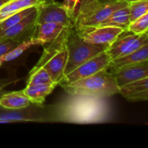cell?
<instances>
[{"label": "cell", "instance_id": "cell-1", "mask_svg": "<svg viewBox=\"0 0 148 148\" xmlns=\"http://www.w3.org/2000/svg\"><path fill=\"white\" fill-rule=\"evenodd\" d=\"M106 98L83 94H68L55 103L56 122L79 124L108 122L112 114Z\"/></svg>", "mask_w": 148, "mask_h": 148}, {"label": "cell", "instance_id": "cell-2", "mask_svg": "<svg viewBox=\"0 0 148 148\" xmlns=\"http://www.w3.org/2000/svg\"><path fill=\"white\" fill-rule=\"evenodd\" d=\"M128 5L122 0H81L73 25L76 29L96 27L114 11Z\"/></svg>", "mask_w": 148, "mask_h": 148}, {"label": "cell", "instance_id": "cell-3", "mask_svg": "<svg viewBox=\"0 0 148 148\" xmlns=\"http://www.w3.org/2000/svg\"><path fill=\"white\" fill-rule=\"evenodd\" d=\"M60 85L68 94H83L108 98L119 93L114 75L108 69L101 71L92 76Z\"/></svg>", "mask_w": 148, "mask_h": 148}, {"label": "cell", "instance_id": "cell-4", "mask_svg": "<svg viewBox=\"0 0 148 148\" xmlns=\"http://www.w3.org/2000/svg\"><path fill=\"white\" fill-rule=\"evenodd\" d=\"M69 30L54 41L49 43L44 48L40 59L34 66L35 68L40 66L44 68L57 85H59L64 77L68 57L66 40Z\"/></svg>", "mask_w": 148, "mask_h": 148}, {"label": "cell", "instance_id": "cell-5", "mask_svg": "<svg viewBox=\"0 0 148 148\" xmlns=\"http://www.w3.org/2000/svg\"><path fill=\"white\" fill-rule=\"evenodd\" d=\"M108 46L107 45L92 44L84 41L73 26L69 30L66 37V47L68 57L64 76L87 60L106 51Z\"/></svg>", "mask_w": 148, "mask_h": 148}, {"label": "cell", "instance_id": "cell-6", "mask_svg": "<svg viewBox=\"0 0 148 148\" xmlns=\"http://www.w3.org/2000/svg\"><path fill=\"white\" fill-rule=\"evenodd\" d=\"M23 121L56 123L55 103L38 105L31 103L28 106L19 109H10L0 106V124Z\"/></svg>", "mask_w": 148, "mask_h": 148}, {"label": "cell", "instance_id": "cell-7", "mask_svg": "<svg viewBox=\"0 0 148 148\" xmlns=\"http://www.w3.org/2000/svg\"><path fill=\"white\" fill-rule=\"evenodd\" d=\"M148 44V32L136 35L124 30L107 49L106 52L112 59L123 56Z\"/></svg>", "mask_w": 148, "mask_h": 148}, {"label": "cell", "instance_id": "cell-8", "mask_svg": "<svg viewBox=\"0 0 148 148\" xmlns=\"http://www.w3.org/2000/svg\"><path fill=\"white\" fill-rule=\"evenodd\" d=\"M111 59L106 51L93 56L65 75L61 84H67L92 76L108 68Z\"/></svg>", "mask_w": 148, "mask_h": 148}, {"label": "cell", "instance_id": "cell-9", "mask_svg": "<svg viewBox=\"0 0 148 148\" xmlns=\"http://www.w3.org/2000/svg\"><path fill=\"white\" fill-rule=\"evenodd\" d=\"M54 23L69 27L73 26V21L68 16L62 3L55 0H43L36 7L37 25Z\"/></svg>", "mask_w": 148, "mask_h": 148}, {"label": "cell", "instance_id": "cell-10", "mask_svg": "<svg viewBox=\"0 0 148 148\" xmlns=\"http://www.w3.org/2000/svg\"><path fill=\"white\" fill-rule=\"evenodd\" d=\"M75 30L79 37L87 43L110 46L124 29L113 26H96Z\"/></svg>", "mask_w": 148, "mask_h": 148}, {"label": "cell", "instance_id": "cell-11", "mask_svg": "<svg viewBox=\"0 0 148 148\" xmlns=\"http://www.w3.org/2000/svg\"><path fill=\"white\" fill-rule=\"evenodd\" d=\"M36 28V10L17 24L0 31V40L12 39L20 43L25 40L35 38Z\"/></svg>", "mask_w": 148, "mask_h": 148}, {"label": "cell", "instance_id": "cell-12", "mask_svg": "<svg viewBox=\"0 0 148 148\" xmlns=\"http://www.w3.org/2000/svg\"><path fill=\"white\" fill-rule=\"evenodd\" d=\"M114 75L119 87L143 78L148 77V60L116 69H108Z\"/></svg>", "mask_w": 148, "mask_h": 148}, {"label": "cell", "instance_id": "cell-13", "mask_svg": "<svg viewBox=\"0 0 148 148\" xmlns=\"http://www.w3.org/2000/svg\"><path fill=\"white\" fill-rule=\"evenodd\" d=\"M119 93L130 102L148 101V77L119 87Z\"/></svg>", "mask_w": 148, "mask_h": 148}, {"label": "cell", "instance_id": "cell-14", "mask_svg": "<svg viewBox=\"0 0 148 148\" xmlns=\"http://www.w3.org/2000/svg\"><path fill=\"white\" fill-rule=\"evenodd\" d=\"M73 26L66 27L63 25L54 23H46L37 25L35 38L42 40L46 44L51 43L66 33Z\"/></svg>", "mask_w": 148, "mask_h": 148}, {"label": "cell", "instance_id": "cell-15", "mask_svg": "<svg viewBox=\"0 0 148 148\" xmlns=\"http://www.w3.org/2000/svg\"><path fill=\"white\" fill-rule=\"evenodd\" d=\"M148 60V44L142 46L137 50L112 59L108 66V69H116L126 66L135 64Z\"/></svg>", "mask_w": 148, "mask_h": 148}, {"label": "cell", "instance_id": "cell-16", "mask_svg": "<svg viewBox=\"0 0 148 148\" xmlns=\"http://www.w3.org/2000/svg\"><path fill=\"white\" fill-rule=\"evenodd\" d=\"M56 86V84L50 83L29 85H26L23 91L32 103L42 105L44 104L46 97L53 92Z\"/></svg>", "mask_w": 148, "mask_h": 148}, {"label": "cell", "instance_id": "cell-17", "mask_svg": "<svg viewBox=\"0 0 148 148\" xmlns=\"http://www.w3.org/2000/svg\"><path fill=\"white\" fill-rule=\"evenodd\" d=\"M31 102L23 90L6 92L0 97V106L10 109H19L28 106Z\"/></svg>", "mask_w": 148, "mask_h": 148}, {"label": "cell", "instance_id": "cell-18", "mask_svg": "<svg viewBox=\"0 0 148 148\" xmlns=\"http://www.w3.org/2000/svg\"><path fill=\"white\" fill-rule=\"evenodd\" d=\"M43 0H10L0 7V23L12 14L30 7H35Z\"/></svg>", "mask_w": 148, "mask_h": 148}, {"label": "cell", "instance_id": "cell-19", "mask_svg": "<svg viewBox=\"0 0 148 148\" xmlns=\"http://www.w3.org/2000/svg\"><path fill=\"white\" fill-rule=\"evenodd\" d=\"M130 24V10L128 5L114 11L98 26H113L127 30Z\"/></svg>", "mask_w": 148, "mask_h": 148}, {"label": "cell", "instance_id": "cell-20", "mask_svg": "<svg viewBox=\"0 0 148 148\" xmlns=\"http://www.w3.org/2000/svg\"><path fill=\"white\" fill-rule=\"evenodd\" d=\"M44 45H46V43H45L44 42L37 38H32L30 39V40L22 42L20 44H18L17 46H16L15 47L13 48L12 49H11L10 51L6 53L5 54H4L3 56H0V66H1L3 64L11 62V61L18 58L19 56L21 54H23L27 49H30L32 46H44Z\"/></svg>", "mask_w": 148, "mask_h": 148}, {"label": "cell", "instance_id": "cell-21", "mask_svg": "<svg viewBox=\"0 0 148 148\" xmlns=\"http://www.w3.org/2000/svg\"><path fill=\"white\" fill-rule=\"evenodd\" d=\"M56 84L53 82L49 72L43 67H33L29 74L26 85L36 84Z\"/></svg>", "mask_w": 148, "mask_h": 148}, {"label": "cell", "instance_id": "cell-22", "mask_svg": "<svg viewBox=\"0 0 148 148\" xmlns=\"http://www.w3.org/2000/svg\"><path fill=\"white\" fill-rule=\"evenodd\" d=\"M36 7H37V6L26 8L25 9V10H21V11H19L17 12L14 13V14H12L11 16L8 17L7 18H6L5 20H4L2 22L0 23L1 31V30H6V29L12 27V26H13L14 25L17 24V23L21 21V20H23L25 17H26L27 15H29L30 13H32L33 11H35V10H36Z\"/></svg>", "mask_w": 148, "mask_h": 148}, {"label": "cell", "instance_id": "cell-23", "mask_svg": "<svg viewBox=\"0 0 148 148\" xmlns=\"http://www.w3.org/2000/svg\"><path fill=\"white\" fill-rule=\"evenodd\" d=\"M130 23L148 13V0L129 3Z\"/></svg>", "mask_w": 148, "mask_h": 148}, {"label": "cell", "instance_id": "cell-24", "mask_svg": "<svg viewBox=\"0 0 148 148\" xmlns=\"http://www.w3.org/2000/svg\"><path fill=\"white\" fill-rule=\"evenodd\" d=\"M127 30L136 35H141L148 32V13L130 23Z\"/></svg>", "mask_w": 148, "mask_h": 148}, {"label": "cell", "instance_id": "cell-25", "mask_svg": "<svg viewBox=\"0 0 148 148\" xmlns=\"http://www.w3.org/2000/svg\"><path fill=\"white\" fill-rule=\"evenodd\" d=\"M81 0H64L62 3L68 16L74 21Z\"/></svg>", "mask_w": 148, "mask_h": 148}, {"label": "cell", "instance_id": "cell-26", "mask_svg": "<svg viewBox=\"0 0 148 148\" xmlns=\"http://www.w3.org/2000/svg\"><path fill=\"white\" fill-rule=\"evenodd\" d=\"M18 44H20V43L14 41L12 39H1V40H0V56L5 54L6 53L10 51L11 49H12L13 48H14Z\"/></svg>", "mask_w": 148, "mask_h": 148}, {"label": "cell", "instance_id": "cell-27", "mask_svg": "<svg viewBox=\"0 0 148 148\" xmlns=\"http://www.w3.org/2000/svg\"><path fill=\"white\" fill-rule=\"evenodd\" d=\"M17 81H19V79L14 76H10L7 78L0 79V97L7 92L5 90V88L7 86L12 84L16 83Z\"/></svg>", "mask_w": 148, "mask_h": 148}, {"label": "cell", "instance_id": "cell-28", "mask_svg": "<svg viewBox=\"0 0 148 148\" xmlns=\"http://www.w3.org/2000/svg\"><path fill=\"white\" fill-rule=\"evenodd\" d=\"M8 1H10V0H0V7L2 5H4V4H5L6 2H7Z\"/></svg>", "mask_w": 148, "mask_h": 148}, {"label": "cell", "instance_id": "cell-29", "mask_svg": "<svg viewBox=\"0 0 148 148\" xmlns=\"http://www.w3.org/2000/svg\"><path fill=\"white\" fill-rule=\"evenodd\" d=\"M122 1H126V2H127V3H131V2H134V1H143V0H122Z\"/></svg>", "mask_w": 148, "mask_h": 148}, {"label": "cell", "instance_id": "cell-30", "mask_svg": "<svg viewBox=\"0 0 148 148\" xmlns=\"http://www.w3.org/2000/svg\"><path fill=\"white\" fill-rule=\"evenodd\" d=\"M0 31H1V28H0Z\"/></svg>", "mask_w": 148, "mask_h": 148}]
</instances>
